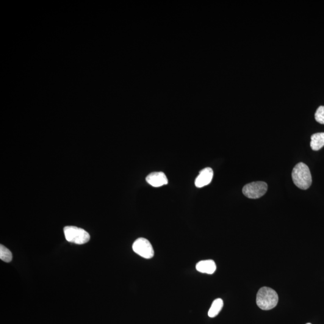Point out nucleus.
<instances>
[{
	"mask_svg": "<svg viewBox=\"0 0 324 324\" xmlns=\"http://www.w3.org/2000/svg\"><path fill=\"white\" fill-rule=\"evenodd\" d=\"M278 301V293L270 288L262 287L257 293V306L264 311H269L275 308Z\"/></svg>",
	"mask_w": 324,
	"mask_h": 324,
	"instance_id": "1",
	"label": "nucleus"
},
{
	"mask_svg": "<svg viewBox=\"0 0 324 324\" xmlns=\"http://www.w3.org/2000/svg\"><path fill=\"white\" fill-rule=\"evenodd\" d=\"M292 179L296 186L302 190H307L312 182L309 168L304 163H299L292 172Z\"/></svg>",
	"mask_w": 324,
	"mask_h": 324,
	"instance_id": "2",
	"label": "nucleus"
},
{
	"mask_svg": "<svg viewBox=\"0 0 324 324\" xmlns=\"http://www.w3.org/2000/svg\"><path fill=\"white\" fill-rule=\"evenodd\" d=\"M64 234L69 242L84 245L89 242L90 235L85 230L73 226H68L64 228Z\"/></svg>",
	"mask_w": 324,
	"mask_h": 324,
	"instance_id": "3",
	"label": "nucleus"
},
{
	"mask_svg": "<svg viewBox=\"0 0 324 324\" xmlns=\"http://www.w3.org/2000/svg\"><path fill=\"white\" fill-rule=\"evenodd\" d=\"M268 189V185L264 181H256L246 184L243 188V193L250 199H258L264 196Z\"/></svg>",
	"mask_w": 324,
	"mask_h": 324,
	"instance_id": "4",
	"label": "nucleus"
},
{
	"mask_svg": "<svg viewBox=\"0 0 324 324\" xmlns=\"http://www.w3.org/2000/svg\"><path fill=\"white\" fill-rule=\"evenodd\" d=\"M133 250L136 253L145 259H151L154 256L153 246L148 240L144 238L138 239L132 246Z\"/></svg>",
	"mask_w": 324,
	"mask_h": 324,
	"instance_id": "5",
	"label": "nucleus"
},
{
	"mask_svg": "<svg viewBox=\"0 0 324 324\" xmlns=\"http://www.w3.org/2000/svg\"><path fill=\"white\" fill-rule=\"evenodd\" d=\"M146 181L149 185L155 187H161L168 183L167 177L162 172H154L149 174L146 177Z\"/></svg>",
	"mask_w": 324,
	"mask_h": 324,
	"instance_id": "6",
	"label": "nucleus"
},
{
	"mask_svg": "<svg viewBox=\"0 0 324 324\" xmlns=\"http://www.w3.org/2000/svg\"><path fill=\"white\" fill-rule=\"evenodd\" d=\"M213 171L211 168H206L199 171V175L195 180V184L198 188L203 187L212 182L213 177Z\"/></svg>",
	"mask_w": 324,
	"mask_h": 324,
	"instance_id": "7",
	"label": "nucleus"
},
{
	"mask_svg": "<svg viewBox=\"0 0 324 324\" xmlns=\"http://www.w3.org/2000/svg\"><path fill=\"white\" fill-rule=\"evenodd\" d=\"M196 268L199 272L212 275L216 270V265L213 260H205L198 262Z\"/></svg>",
	"mask_w": 324,
	"mask_h": 324,
	"instance_id": "8",
	"label": "nucleus"
},
{
	"mask_svg": "<svg viewBox=\"0 0 324 324\" xmlns=\"http://www.w3.org/2000/svg\"><path fill=\"white\" fill-rule=\"evenodd\" d=\"M324 146V132L317 133L311 137V146L313 150L318 151Z\"/></svg>",
	"mask_w": 324,
	"mask_h": 324,
	"instance_id": "9",
	"label": "nucleus"
},
{
	"mask_svg": "<svg viewBox=\"0 0 324 324\" xmlns=\"http://www.w3.org/2000/svg\"><path fill=\"white\" fill-rule=\"evenodd\" d=\"M223 306V301L221 298L216 299L213 302L212 305L209 310L208 315L210 318H215L219 314Z\"/></svg>",
	"mask_w": 324,
	"mask_h": 324,
	"instance_id": "10",
	"label": "nucleus"
},
{
	"mask_svg": "<svg viewBox=\"0 0 324 324\" xmlns=\"http://www.w3.org/2000/svg\"><path fill=\"white\" fill-rule=\"evenodd\" d=\"M0 259L5 262H10L12 260V252L2 245H0Z\"/></svg>",
	"mask_w": 324,
	"mask_h": 324,
	"instance_id": "11",
	"label": "nucleus"
},
{
	"mask_svg": "<svg viewBox=\"0 0 324 324\" xmlns=\"http://www.w3.org/2000/svg\"><path fill=\"white\" fill-rule=\"evenodd\" d=\"M316 121L320 124H324V107L321 106L318 108L315 114Z\"/></svg>",
	"mask_w": 324,
	"mask_h": 324,
	"instance_id": "12",
	"label": "nucleus"
},
{
	"mask_svg": "<svg viewBox=\"0 0 324 324\" xmlns=\"http://www.w3.org/2000/svg\"><path fill=\"white\" fill-rule=\"evenodd\" d=\"M311 324L308 323V324Z\"/></svg>",
	"mask_w": 324,
	"mask_h": 324,
	"instance_id": "13",
	"label": "nucleus"
}]
</instances>
